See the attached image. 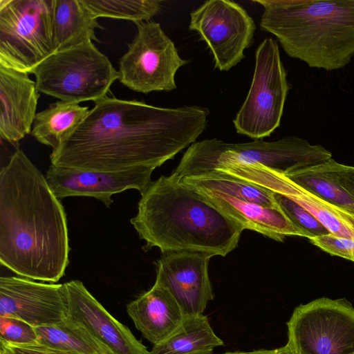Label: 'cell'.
I'll return each mask as SVG.
<instances>
[{"label": "cell", "mask_w": 354, "mask_h": 354, "mask_svg": "<svg viewBox=\"0 0 354 354\" xmlns=\"http://www.w3.org/2000/svg\"><path fill=\"white\" fill-rule=\"evenodd\" d=\"M50 155L51 165L100 171L155 169L196 140L209 111L162 108L105 96Z\"/></svg>", "instance_id": "obj_1"}, {"label": "cell", "mask_w": 354, "mask_h": 354, "mask_svg": "<svg viewBox=\"0 0 354 354\" xmlns=\"http://www.w3.org/2000/svg\"><path fill=\"white\" fill-rule=\"evenodd\" d=\"M63 205L17 149L0 172V262L21 277L57 282L68 261Z\"/></svg>", "instance_id": "obj_2"}, {"label": "cell", "mask_w": 354, "mask_h": 354, "mask_svg": "<svg viewBox=\"0 0 354 354\" xmlns=\"http://www.w3.org/2000/svg\"><path fill=\"white\" fill-rule=\"evenodd\" d=\"M141 196L131 223L147 248L225 257L238 245L243 227L179 178L161 176Z\"/></svg>", "instance_id": "obj_3"}, {"label": "cell", "mask_w": 354, "mask_h": 354, "mask_svg": "<svg viewBox=\"0 0 354 354\" xmlns=\"http://www.w3.org/2000/svg\"><path fill=\"white\" fill-rule=\"evenodd\" d=\"M260 28L310 68L334 71L354 57V0H255Z\"/></svg>", "instance_id": "obj_4"}, {"label": "cell", "mask_w": 354, "mask_h": 354, "mask_svg": "<svg viewBox=\"0 0 354 354\" xmlns=\"http://www.w3.org/2000/svg\"><path fill=\"white\" fill-rule=\"evenodd\" d=\"M332 153L320 145L286 136L276 141L257 140L250 142L228 143L217 138L191 145L172 174L179 178L214 169L224 163L259 164L287 174L325 162Z\"/></svg>", "instance_id": "obj_5"}, {"label": "cell", "mask_w": 354, "mask_h": 354, "mask_svg": "<svg viewBox=\"0 0 354 354\" xmlns=\"http://www.w3.org/2000/svg\"><path fill=\"white\" fill-rule=\"evenodd\" d=\"M32 74L39 92L77 104L105 97L119 77L118 71L92 41L53 53Z\"/></svg>", "instance_id": "obj_6"}, {"label": "cell", "mask_w": 354, "mask_h": 354, "mask_svg": "<svg viewBox=\"0 0 354 354\" xmlns=\"http://www.w3.org/2000/svg\"><path fill=\"white\" fill-rule=\"evenodd\" d=\"M53 0H0V66L32 73L54 53Z\"/></svg>", "instance_id": "obj_7"}, {"label": "cell", "mask_w": 354, "mask_h": 354, "mask_svg": "<svg viewBox=\"0 0 354 354\" xmlns=\"http://www.w3.org/2000/svg\"><path fill=\"white\" fill-rule=\"evenodd\" d=\"M290 86L277 41L266 38L255 51L250 90L233 120L237 133L261 140L280 125Z\"/></svg>", "instance_id": "obj_8"}, {"label": "cell", "mask_w": 354, "mask_h": 354, "mask_svg": "<svg viewBox=\"0 0 354 354\" xmlns=\"http://www.w3.org/2000/svg\"><path fill=\"white\" fill-rule=\"evenodd\" d=\"M292 354H352L354 308L345 299L322 297L297 306L287 322Z\"/></svg>", "instance_id": "obj_9"}, {"label": "cell", "mask_w": 354, "mask_h": 354, "mask_svg": "<svg viewBox=\"0 0 354 354\" xmlns=\"http://www.w3.org/2000/svg\"><path fill=\"white\" fill-rule=\"evenodd\" d=\"M188 62L180 57L159 23L145 21L137 24V33L120 59L118 80L145 94L170 91L176 88L177 71Z\"/></svg>", "instance_id": "obj_10"}, {"label": "cell", "mask_w": 354, "mask_h": 354, "mask_svg": "<svg viewBox=\"0 0 354 354\" xmlns=\"http://www.w3.org/2000/svg\"><path fill=\"white\" fill-rule=\"evenodd\" d=\"M190 30L205 41L214 67L227 71L244 57L252 42L256 26L239 3L230 0H209L190 13Z\"/></svg>", "instance_id": "obj_11"}, {"label": "cell", "mask_w": 354, "mask_h": 354, "mask_svg": "<svg viewBox=\"0 0 354 354\" xmlns=\"http://www.w3.org/2000/svg\"><path fill=\"white\" fill-rule=\"evenodd\" d=\"M0 316L17 318L33 327L60 324L68 317L65 286L1 277Z\"/></svg>", "instance_id": "obj_12"}, {"label": "cell", "mask_w": 354, "mask_h": 354, "mask_svg": "<svg viewBox=\"0 0 354 354\" xmlns=\"http://www.w3.org/2000/svg\"><path fill=\"white\" fill-rule=\"evenodd\" d=\"M154 169L139 167L115 171H100L59 167L51 165L46 178L57 198L69 196L93 197L109 208L111 196L129 189L142 194L150 183Z\"/></svg>", "instance_id": "obj_13"}, {"label": "cell", "mask_w": 354, "mask_h": 354, "mask_svg": "<svg viewBox=\"0 0 354 354\" xmlns=\"http://www.w3.org/2000/svg\"><path fill=\"white\" fill-rule=\"evenodd\" d=\"M210 255L194 252L166 253L156 263L155 283L175 299L185 316L203 314L214 299L209 278Z\"/></svg>", "instance_id": "obj_14"}, {"label": "cell", "mask_w": 354, "mask_h": 354, "mask_svg": "<svg viewBox=\"0 0 354 354\" xmlns=\"http://www.w3.org/2000/svg\"><path fill=\"white\" fill-rule=\"evenodd\" d=\"M68 317L115 354H150L131 330L115 319L79 280L64 283Z\"/></svg>", "instance_id": "obj_15"}, {"label": "cell", "mask_w": 354, "mask_h": 354, "mask_svg": "<svg viewBox=\"0 0 354 354\" xmlns=\"http://www.w3.org/2000/svg\"><path fill=\"white\" fill-rule=\"evenodd\" d=\"M28 73L0 66V137L12 145L31 132L39 98Z\"/></svg>", "instance_id": "obj_16"}, {"label": "cell", "mask_w": 354, "mask_h": 354, "mask_svg": "<svg viewBox=\"0 0 354 354\" xmlns=\"http://www.w3.org/2000/svg\"><path fill=\"white\" fill-rule=\"evenodd\" d=\"M136 328L153 345L170 337L183 324L185 315L172 295L155 283L148 291L127 306Z\"/></svg>", "instance_id": "obj_17"}, {"label": "cell", "mask_w": 354, "mask_h": 354, "mask_svg": "<svg viewBox=\"0 0 354 354\" xmlns=\"http://www.w3.org/2000/svg\"><path fill=\"white\" fill-rule=\"evenodd\" d=\"M285 175L318 198L354 216V167L331 158Z\"/></svg>", "instance_id": "obj_18"}, {"label": "cell", "mask_w": 354, "mask_h": 354, "mask_svg": "<svg viewBox=\"0 0 354 354\" xmlns=\"http://www.w3.org/2000/svg\"><path fill=\"white\" fill-rule=\"evenodd\" d=\"M196 189L244 230L256 231L277 241H283L290 236L306 237L280 208L245 201L218 192Z\"/></svg>", "instance_id": "obj_19"}, {"label": "cell", "mask_w": 354, "mask_h": 354, "mask_svg": "<svg viewBox=\"0 0 354 354\" xmlns=\"http://www.w3.org/2000/svg\"><path fill=\"white\" fill-rule=\"evenodd\" d=\"M52 24L54 53L87 41H100L95 30L102 27L81 0H53Z\"/></svg>", "instance_id": "obj_20"}, {"label": "cell", "mask_w": 354, "mask_h": 354, "mask_svg": "<svg viewBox=\"0 0 354 354\" xmlns=\"http://www.w3.org/2000/svg\"><path fill=\"white\" fill-rule=\"evenodd\" d=\"M224 344L204 315L185 316L178 329L162 342L153 345L150 354H212Z\"/></svg>", "instance_id": "obj_21"}, {"label": "cell", "mask_w": 354, "mask_h": 354, "mask_svg": "<svg viewBox=\"0 0 354 354\" xmlns=\"http://www.w3.org/2000/svg\"><path fill=\"white\" fill-rule=\"evenodd\" d=\"M89 110L77 103L57 100L36 114L30 133L40 143L56 149Z\"/></svg>", "instance_id": "obj_22"}, {"label": "cell", "mask_w": 354, "mask_h": 354, "mask_svg": "<svg viewBox=\"0 0 354 354\" xmlns=\"http://www.w3.org/2000/svg\"><path fill=\"white\" fill-rule=\"evenodd\" d=\"M180 179L198 189L218 192L245 201L279 208L272 191L220 170H211Z\"/></svg>", "instance_id": "obj_23"}, {"label": "cell", "mask_w": 354, "mask_h": 354, "mask_svg": "<svg viewBox=\"0 0 354 354\" xmlns=\"http://www.w3.org/2000/svg\"><path fill=\"white\" fill-rule=\"evenodd\" d=\"M39 344L73 354H115L68 317L62 323L35 327Z\"/></svg>", "instance_id": "obj_24"}, {"label": "cell", "mask_w": 354, "mask_h": 354, "mask_svg": "<svg viewBox=\"0 0 354 354\" xmlns=\"http://www.w3.org/2000/svg\"><path fill=\"white\" fill-rule=\"evenodd\" d=\"M286 180L281 194L286 196L304 207L331 234L354 239V216L318 198L292 182L286 176Z\"/></svg>", "instance_id": "obj_25"}, {"label": "cell", "mask_w": 354, "mask_h": 354, "mask_svg": "<svg viewBox=\"0 0 354 354\" xmlns=\"http://www.w3.org/2000/svg\"><path fill=\"white\" fill-rule=\"evenodd\" d=\"M95 18L126 19L136 24L148 21L161 10L159 0H81Z\"/></svg>", "instance_id": "obj_26"}, {"label": "cell", "mask_w": 354, "mask_h": 354, "mask_svg": "<svg viewBox=\"0 0 354 354\" xmlns=\"http://www.w3.org/2000/svg\"><path fill=\"white\" fill-rule=\"evenodd\" d=\"M274 199L283 214L308 239L330 234V232L307 209L295 201L274 192Z\"/></svg>", "instance_id": "obj_27"}, {"label": "cell", "mask_w": 354, "mask_h": 354, "mask_svg": "<svg viewBox=\"0 0 354 354\" xmlns=\"http://www.w3.org/2000/svg\"><path fill=\"white\" fill-rule=\"evenodd\" d=\"M0 340L15 345L38 344L35 327L21 319L0 316Z\"/></svg>", "instance_id": "obj_28"}, {"label": "cell", "mask_w": 354, "mask_h": 354, "mask_svg": "<svg viewBox=\"0 0 354 354\" xmlns=\"http://www.w3.org/2000/svg\"><path fill=\"white\" fill-rule=\"evenodd\" d=\"M309 240L314 245L332 256L354 262V239L338 237L330 234Z\"/></svg>", "instance_id": "obj_29"}, {"label": "cell", "mask_w": 354, "mask_h": 354, "mask_svg": "<svg viewBox=\"0 0 354 354\" xmlns=\"http://www.w3.org/2000/svg\"><path fill=\"white\" fill-rule=\"evenodd\" d=\"M0 354H73L46 346L39 343L15 345L0 340Z\"/></svg>", "instance_id": "obj_30"}, {"label": "cell", "mask_w": 354, "mask_h": 354, "mask_svg": "<svg viewBox=\"0 0 354 354\" xmlns=\"http://www.w3.org/2000/svg\"><path fill=\"white\" fill-rule=\"evenodd\" d=\"M213 354V353H212ZM220 354H292L290 348L287 344L285 346L274 348V349H259L254 350L252 351H234L226 352Z\"/></svg>", "instance_id": "obj_31"}, {"label": "cell", "mask_w": 354, "mask_h": 354, "mask_svg": "<svg viewBox=\"0 0 354 354\" xmlns=\"http://www.w3.org/2000/svg\"><path fill=\"white\" fill-rule=\"evenodd\" d=\"M352 354H354V352Z\"/></svg>", "instance_id": "obj_32"}]
</instances>
